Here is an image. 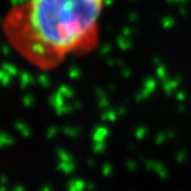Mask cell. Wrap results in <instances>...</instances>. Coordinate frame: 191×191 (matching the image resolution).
<instances>
[{
  "instance_id": "obj_1",
  "label": "cell",
  "mask_w": 191,
  "mask_h": 191,
  "mask_svg": "<svg viewBox=\"0 0 191 191\" xmlns=\"http://www.w3.org/2000/svg\"><path fill=\"white\" fill-rule=\"evenodd\" d=\"M108 0H24L9 9L1 31L11 49L40 71L93 52Z\"/></svg>"
}]
</instances>
